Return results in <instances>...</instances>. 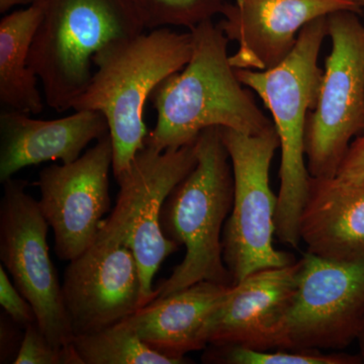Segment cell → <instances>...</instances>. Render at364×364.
Instances as JSON below:
<instances>
[{
    "label": "cell",
    "mask_w": 364,
    "mask_h": 364,
    "mask_svg": "<svg viewBox=\"0 0 364 364\" xmlns=\"http://www.w3.org/2000/svg\"><path fill=\"white\" fill-rule=\"evenodd\" d=\"M189 32L193 50L188 63L151 95L157 119L145 145L159 151L182 147L214 127L247 135L273 128L251 90L239 80L230 62L229 40L219 25L205 21Z\"/></svg>",
    "instance_id": "obj_1"
},
{
    "label": "cell",
    "mask_w": 364,
    "mask_h": 364,
    "mask_svg": "<svg viewBox=\"0 0 364 364\" xmlns=\"http://www.w3.org/2000/svg\"><path fill=\"white\" fill-rule=\"evenodd\" d=\"M191 50V32L161 28L114 41L95 55L97 69L72 109L98 112L107 119L114 177L145 147L146 102L162 81L186 66Z\"/></svg>",
    "instance_id": "obj_2"
},
{
    "label": "cell",
    "mask_w": 364,
    "mask_h": 364,
    "mask_svg": "<svg viewBox=\"0 0 364 364\" xmlns=\"http://www.w3.org/2000/svg\"><path fill=\"white\" fill-rule=\"evenodd\" d=\"M327 33V16L311 21L299 33L296 47L284 62L265 71L236 69L239 80L262 100L272 114L279 138L282 161L275 235L298 248L301 217L310 193L306 166V119L317 104L323 70L318 66Z\"/></svg>",
    "instance_id": "obj_3"
},
{
    "label": "cell",
    "mask_w": 364,
    "mask_h": 364,
    "mask_svg": "<svg viewBox=\"0 0 364 364\" xmlns=\"http://www.w3.org/2000/svg\"><path fill=\"white\" fill-rule=\"evenodd\" d=\"M196 166L163 203L161 227L186 256L156 287V299L207 282L233 286L223 257L224 222L233 205L234 176L221 128L203 131L196 141Z\"/></svg>",
    "instance_id": "obj_4"
},
{
    "label": "cell",
    "mask_w": 364,
    "mask_h": 364,
    "mask_svg": "<svg viewBox=\"0 0 364 364\" xmlns=\"http://www.w3.org/2000/svg\"><path fill=\"white\" fill-rule=\"evenodd\" d=\"M42 18L28 64L45 102L58 112L72 109L92 77L93 58L114 41L145 32L132 0H35Z\"/></svg>",
    "instance_id": "obj_5"
},
{
    "label": "cell",
    "mask_w": 364,
    "mask_h": 364,
    "mask_svg": "<svg viewBox=\"0 0 364 364\" xmlns=\"http://www.w3.org/2000/svg\"><path fill=\"white\" fill-rule=\"evenodd\" d=\"M196 160V142L164 151L145 145L129 168L116 177L119 186L116 207L102 222L95 241L119 244L133 252L142 282L143 306L156 296L155 273L179 247L163 233V203Z\"/></svg>",
    "instance_id": "obj_6"
},
{
    "label": "cell",
    "mask_w": 364,
    "mask_h": 364,
    "mask_svg": "<svg viewBox=\"0 0 364 364\" xmlns=\"http://www.w3.org/2000/svg\"><path fill=\"white\" fill-rule=\"evenodd\" d=\"M221 132L234 176L233 205L223 232V257L236 284L254 272L296 260L273 245L279 202L269 183L270 166L279 148L275 127L259 135L231 129Z\"/></svg>",
    "instance_id": "obj_7"
},
{
    "label": "cell",
    "mask_w": 364,
    "mask_h": 364,
    "mask_svg": "<svg viewBox=\"0 0 364 364\" xmlns=\"http://www.w3.org/2000/svg\"><path fill=\"white\" fill-rule=\"evenodd\" d=\"M327 33L331 53L306 124V166L316 179L335 178L364 132V23L358 13L337 11L327 16Z\"/></svg>",
    "instance_id": "obj_8"
},
{
    "label": "cell",
    "mask_w": 364,
    "mask_h": 364,
    "mask_svg": "<svg viewBox=\"0 0 364 364\" xmlns=\"http://www.w3.org/2000/svg\"><path fill=\"white\" fill-rule=\"evenodd\" d=\"M364 317V259L310 252L299 259L298 287L279 348L342 350L356 342Z\"/></svg>",
    "instance_id": "obj_9"
},
{
    "label": "cell",
    "mask_w": 364,
    "mask_h": 364,
    "mask_svg": "<svg viewBox=\"0 0 364 364\" xmlns=\"http://www.w3.org/2000/svg\"><path fill=\"white\" fill-rule=\"evenodd\" d=\"M0 202V259L14 286L33 306L38 325L57 347L73 345L74 333L62 284L50 258L46 221L39 200L26 191V181L7 179Z\"/></svg>",
    "instance_id": "obj_10"
},
{
    "label": "cell",
    "mask_w": 364,
    "mask_h": 364,
    "mask_svg": "<svg viewBox=\"0 0 364 364\" xmlns=\"http://www.w3.org/2000/svg\"><path fill=\"white\" fill-rule=\"evenodd\" d=\"M112 156L109 133L75 161L41 171L39 205L54 231L55 252L60 259L70 262L97 239L102 217L111 210Z\"/></svg>",
    "instance_id": "obj_11"
},
{
    "label": "cell",
    "mask_w": 364,
    "mask_h": 364,
    "mask_svg": "<svg viewBox=\"0 0 364 364\" xmlns=\"http://www.w3.org/2000/svg\"><path fill=\"white\" fill-rule=\"evenodd\" d=\"M62 294L74 336L123 322L143 306L135 256L126 246L93 242L69 262Z\"/></svg>",
    "instance_id": "obj_12"
},
{
    "label": "cell",
    "mask_w": 364,
    "mask_h": 364,
    "mask_svg": "<svg viewBox=\"0 0 364 364\" xmlns=\"http://www.w3.org/2000/svg\"><path fill=\"white\" fill-rule=\"evenodd\" d=\"M341 11L361 9L349 0H234L218 25L238 44L230 56L235 69L265 71L289 57L308 23Z\"/></svg>",
    "instance_id": "obj_13"
},
{
    "label": "cell",
    "mask_w": 364,
    "mask_h": 364,
    "mask_svg": "<svg viewBox=\"0 0 364 364\" xmlns=\"http://www.w3.org/2000/svg\"><path fill=\"white\" fill-rule=\"evenodd\" d=\"M299 260L267 268L230 287L208 318L203 339L210 345H237L254 350L279 348L280 333L298 287Z\"/></svg>",
    "instance_id": "obj_14"
},
{
    "label": "cell",
    "mask_w": 364,
    "mask_h": 364,
    "mask_svg": "<svg viewBox=\"0 0 364 364\" xmlns=\"http://www.w3.org/2000/svg\"><path fill=\"white\" fill-rule=\"evenodd\" d=\"M109 133L107 119L98 112L75 111L62 119L43 121L4 109L0 114V181L43 162L75 161L88 144Z\"/></svg>",
    "instance_id": "obj_15"
},
{
    "label": "cell",
    "mask_w": 364,
    "mask_h": 364,
    "mask_svg": "<svg viewBox=\"0 0 364 364\" xmlns=\"http://www.w3.org/2000/svg\"><path fill=\"white\" fill-rule=\"evenodd\" d=\"M308 252L328 259H364V179H311L301 217Z\"/></svg>",
    "instance_id": "obj_16"
},
{
    "label": "cell",
    "mask_w": 364,
    "mask_h": 364,
    "mask_svg": "<svg viewBox=\"0 0 364 364\" xmlns=\"http://www.w3.org/2000/svg\"><path fill=\"white\" fill-rule=\"evenodd\" d=\"M230 287L215 282L193 286L156 299L123 321L148 346L170 358L207 347L203 331L208 318L226 298Z\"/></svg>",
    "instance_id": "obj_17"
},
{
    "label": "cell",
    "mask_w": 364,
    "mask_h": 364,
    "mask_svg": "<svg viewBox=\"0 0 364 364\" xmlns=\"http://www.w3.org/2000/svg\"><path fill=\"white\" fill-rule=\"evenodd\" d=\"M42 18L33 2L0 23V102L4 109L37 114L44 109L38 79L28 64L31 47Z\"/></svg>",
    "instance_id": "obj_18"
},
{
    "label": "cell",
    "mask_w": 364,
    "mask_h": 364,
    "mask_svg": "<svg viewBox=\"0 0 364 364\" xmlns=\"http://www.w3.org/2000/svg\"><path fill=\"white\" fill-rule=\"evenodd\" d=\"M73 346L82 364H181L148 346L123 322L91 334L74 337Z\"/></svg>",
    "instance_id": "obj_19"
},
{
    "label": "cell",
    "mask_w": 364,
    "mask_h": 364,
    "mask_svg": "<svg viewBox=\"0 0 364 364\" xmlns=\"http://www.w3.org/2000/svg\"><path fill=\"white\" fill-rule=\"evenodd\" d=\"M203 363L221 364H361L359 354L321 350H291L277 348V351L254 350L237 345H210L203 356Z\"/></svg>",
    "instance_id": "obj_20"
},
{
    "label": "cell",
    "mask_w": 364,
    "mask_h": 364,
    "mask_svg": "<svg viewBox=\"0 0 364 364\" xmlns=\"http://www.w3.org/2000/svg\"><path fill=\"white\" fill-rule=\"evenodd\" d=\"M146 30L184 26L191 30L221 14L228 0H132Z\"/></svg>",
    "instance_id": "obj_21"
},
{
    "label": "cell",
    "mask_w": 364,
    "mask_h": 364,
    "mask_svg": "<svg viewBox=\"0 0 364 364\" xmlns=\"http://www.w3.org/2000/svg\"><path fill=\"white\" fill-rule=\"evenodd\" d=\"M14 364H82L73 345L57 347L46 337L37 322L23 332Z\"/></svg>",
    "instance_id": "obj_22"
},
{
    "label": "cell",
    "mask_w": 364,
    "mask_h": 364,
    "mask_svg": "<svg viewBox=\"0 0 364 364\" xmlns=\"http://www.w3.org/2000/svg\"><path fill=\"white\" fill-rule=\"evenodd\" d=\"M6 270L4 265H0V305L9 317L25 330L28 325L37 322L35 310L11 282Z\"/></svg>",
    "instance_id": "obj_23"
},
{
    "label": "cell",
    "mask_w": 364,
    "mask_h": 364,
    "mask_svg": "<svg viewBox=\"0 0 364 364\" xmlns=\"http://www.w3.org/2000/svg\"><path fill=\"white\" fill-rule=\"evenodd\" d=\"M335 178L346 183L364 179V132L351 143Z\"/></svg>",
    "instance_id": "obj_24"
},
{
    "label": "cell",
    "mask_w": 364,
    "mask_h": 364,
    "mask_svg": "<svg viewBox=\"0 0 364 364\" xmlns=\"http://www.w3.org/2000/svg\"><path fill=\"white\" fill-rule=\"evenodd\" d=\"M20 326L11 320L6 314V317H1V363H6L7 359L16 349V341H23V337H18Z\"/></svg>",
    "instance_id": "obj_25"
},
{
    "label": "cell",
    "mask_w": 364,
    "mask_h": 364,
    "mask_svg": "<svg viewBox=\"0 0 364 364\" xmlns=\"http://www.w3.org/2000/svg\"><path fill=\"white\" fill-rule=\"evenodd\" d=\"M35 0H0V13L4 14L18 6H32Z\"/></svg>",
    "instance_id": "obj_26"
},
{
    "label": "cell",
    "mask_w": 364,
    "mask_h": 364,
    "mask_svg": "<svg viewBox=\"0 0 364 364\" xmlns=\"http://www.w3.org/2000/svg\"><path fill=\"white\" fill-rule=\"evenodd\" d=\"M356 343L358 344L359 355L363 359V363H364V317L363 323H361L360 329H359L358 339H356Z\"/></svg>",
    "instance_id": "obj_27"
},
{
    "label": "cell",
    "mask_w": 364,
    "mask_h": 364,
    "mask_svg": "<svg viewBox=\"0 0 364 364\" xmlns=\"http://www.w3.org/2000/svg\"><path fill=\"white\" fill-rule=\"evenodd\" d=\"M352 4H355L358 9H364V0H349Z\"/></svg>",
    "instance_id": "obj_28"
}]
</instances>
